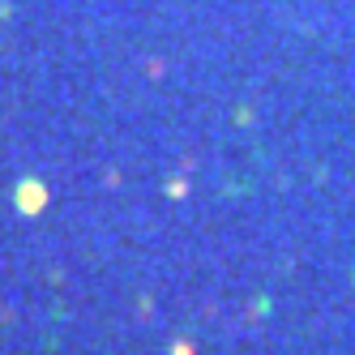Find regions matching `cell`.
I'll return each mask as SVG.
<instances>
[{
    "mask_svg": "<svg viewBox=\"0 0 355 355\" xmlns=\"http://www.w3.org/2000/svg\"><path fill=\"white\" fill-rule=\"evenodd\" d=\"M17 206L21 210H39L43 206V189L39 184H17Z\"/></svg>",
    "mask_w": 355,
    "mask_h": 355,
    "instance_id": "cell-1",
    "label": "cell"
}]
</instances>
